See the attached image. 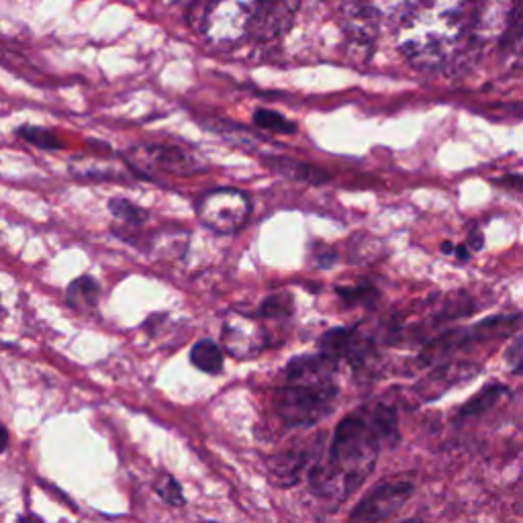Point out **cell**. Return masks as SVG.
Returning a JSON list of instances; mask_svg holds the SVG:
<instances>
[{"label":"cell","mask_w":523,"mask_h":523,"mask_svg":"<svg viewBox=\"0 0 523 523\" xmlns=\"http://www.w3.org/2000/svg\"><path fill=\"white\" fill-rule=\"evenodd\" d=\"M338 362L325 354L299 356L287 366V383L274 395V409L287 425H315L336 405Z\"/></svg>","instance_id":"2"},{"label":"cell","mask_w":523,"mask_h":523,"mask_svg":"<svg viewBox=\"0 0 523 523\" xmlns=\"http://www.w3.org/2000/svg\"><path fill=\"white\" fill-rule=\"evenodd\" d=\"M190 362L207 374H219L223 370V350L213 340H201L190 350Z\"/></svg>","instance_id":"15"},{"label":"cell","mask_w":523,"mask_h":523,"mask_svg":"<svg viewBox=\"0 0 523 523\" xmlns=\"http://www.w3.org/2000/svg\"><path fill=\"white\" fill-rule=\"evenodd\" d=\"M301 0H260L254 33L258 39H274L287 31Z\"/></svg>","instance_id":"9"},{"label":"cell","mask_w":523,"mask_h":523,"mask_svg":"<svg viewBox=\"0 0 523 523\" xmlns=\"http://www.w3.org/2000/svg\"><path fill=\"white\" fill-rule=\"evenodd\" d=\"M479 372V366H474L470 362H458V364H448L438 368L430 378H427V391H434L438 395H444V391H448L450 387H456L460 383H466L474 374Z\"/></svg>","instance_id":"12"},{"label":"cell","mask_w":523,"mask_h":523,"mask_svg":"<svg viewBox=\"0 0 523 523\" xmlns=\"http://www.w3.org/2000/svg\"><path fill=\"white\" fill-rule=\"evenodd\" d=\"M293 313V299L287 293H276L270 295L262 307H260V315L266 319H287Z\"/></svg>","instance_id":"19"},{"label":"cell","mask_w":523,"mask_h":523,"mask_svg":"<svg viewBox=\"0 0 523 523\" xmlns=\"http://www.w3.org/2000/svg\"><path fill=\"white\" fill-rule=\"evenodd\" d=\"M338 295L348 305H360V303H366V301H370L374 297V289L370 287V284H358V287L338 289Z\"/></svg>","instance_id":"21"},{"label":"cell","mask_w":523,"mask_h":523,"mask_svg":"<svg viewBox=\"0 0 523 523\" xmlns=\"http://www.w3.org/2000/svg\"><path fill=\"white\" fill-rule=\"evenodd\" d=\"M17 135L27 141V144L39 148V150H45V152H56V150H62L64 148V141L52 133L47 131L43 127H37V125H23L17 129Z\"/></svg>","instance_id":"16"},{"label":"cell","mask_w":523,"mask_h":523,"mask_svg":"<svg viewBox=\"0 0 523 523\" xmlns=\"http://www.w3.org/2000/svg\"><path fill=\"white\" fill-rule=\"evenodd\" d=\"M342 17H344V31L354 45V50L368 56L374 37H376V13L374 0H344L342 3Z\"/></svg>","instance_id":"7"},{"label":"cell","mask_w":523,"mask_h":523,"mask_svg":"<svg viewBox=\"0 0 523 523\" xmlns=\"http://www.w3.org/2000/svg\"><path fill=\"white\" fill-rule=\"evenodd\" d=\"M411 493L413 485L405 479L380 483L360 499L348 523H389L403 509Z\"/></svg>","instance_id":"6"},{"label":"cell","mask_w":523,"mask_h":523,"mask_svg":"<svg viewBox=\"0 0 523 523\" xmlns=\"http://www.w3.org/2000/svg\"><path fill=\"white\" fill-rule=\"evenodd\" d=\"M156 493L160 495V499L172 507H178V505H184V495H182V489L178 485V481L174 477H170V474H160V477L156 479Z\"/></svg>","instance_id":"20"},{"label":"cell","mask_w":523,"mask_h":523,"mask_svg":"<svg viewBox=\"0 0 523 523\" xmlns=\"http://www.w3.org/2000/svg\"><path fill=\"white\" fill-rule=\"evenodd\" d=\"M109 211L111 215L119 221V223H125V225H131V227H139L144 225L146 219H148V213L137 207L135 203H131L129 199H123V197H115L109 201Z\"/></svg>","instance_id":"17"},{"label":"cell","mask_w":523,"mask_h":523,"mask_svg":"<svg viewBox=\"0 0 523 523\" xmlns=\"http://www.w3.org/2000/svg\"><path fill=\"white\" fill-rule=\"evenodd\" d=\"M505 393H507V389H505L503 385H499V383L485 387L477 397H472L470 401H466V403L460 407L458 419L464 421V419H472V417H479V415L487 413L489 409H493V407L501 401V397H503Z\"/></svg>","instance_id":"14"},{"label":"cell","mask_w":523,"mask_h":523,"mask_svg":"<svg viewBox=\"0 0 523 523\" xmlns=\"http://www.w3.org/2000/svg\"><path fill=\"white\" fill-rule=\"evenodd\" d=\"M401 523H423V521H419V519H409V521H401Z\"/></svg>","instance_id":"24"},{"label":"cell","mask_w":523,"mask_h":523,"mask_svg":"<svg viewBox=\"0 0 523 523\" xmlns=\"http://www.w3.org/2000/svg\"><path fill=\"white\" fill-rule=\"evenodd\" d=\"M313 456V450L307 446L301 448H291L282 454H276L268 460V470H270V477L276 485L280 487H291L299 481L301 472L305 470V466L309 464Z\"/></svg>","instance_id":"10"},{"label":"cell","mask_w":523,"mask_h":523,"mask_svg":"<svg viewBox=\"0 0 523 523\" xmlns=\"http://www.w3.org/2000/svg\"><path fill=\"white\" fill-rule=\"evenodd\" d=\"M127 168L144 180H150L148 172H164L174 176H195L207 170V164L199 160L195 154H190L176 146L164 144H146L135 146L125 156Z\"/></svg>","instance_id":"5"},{"label":"cell","mask_w":523,"mask_h":523,"mask_svg":"<svg viewBox=\"0 0 523 523\" xmlns=\"http://www.w3.org/2000/svg\"><path fill=\"white\" fill-rule=\"evenodd\" d=\"M397 440V413L385 405L362 407L336 427L327 458L309 470L313 491L336 503L348 499L376 466L380 448Z\"/></svg>","instance_id":"1"},{"label":"cell","mask_w":523,"mask_h":523,"mask_svg":"<svg viewBox=\"0 0 523 523\" xmlns=\"http://www.w3.org/2000/svg\"><path fill=\"white\" fill-rule=\"evenodd\" d=\"M264 162H266V166L274 174L284 176V178H289V180H295V182L321 186V184L331 180V176L325 170L315 168V166H311L307 162H299V160L287 158V156H268Z\"/></svg>","instance_id":"11"},{"label":"cell","mask_w":523,"mask_h":523,"mask_svg":"<svg viewBox=\"0 0 523 523\" xmlns=\"http://www.w3.org/2000/svg\"><path fill=\"white\" fill-rule=\"evenodd\" d=\"M223 346L233 358H250L264 346V331L244 315H231L223 325Z\"/></svg>","instance_id":"8"},{"label":"cell","mask_w":523,"mask_h":523,"mask_svg":"<svg viewBox=\"0 0 523 523\" xmlns=\"http://www.w3.org/2000/svg\"><path fill=\"white\" fill-rule=\"evenodd\" d=\"M101 295L99 282L92 276H80L68 284L66 303L76 311H90L97 307Z\"/></svg>","instance_id":"13"},{"label":"cell","mask_w":523,"mask_h":523,"mask_svg":"<svg viewBox=\"0 0 523 523\" xmlns=\"http://www.w3.org/2000/svg\"><path fill=\"white\" fill-rule=\"evenodd\" d=\"M9 446V432L5 430V425L0 423V454H3Z\"/></svg>","instance_id":"22"},{"label":"cell","mask_w":523,"mask_h":523,"mask_svg":"<svg viewBox=\"0 0 523 523\" xmlns=\"http://www.w3.org/2000/svg\"><path fill=\"white\" fill-rule=\"evenodd\" d=\"M0 307H3V303H0Z\"/></svg>","instance_id":"25"},{"label":"cell","mask_w":523,"mask_h":523,"mask_svg":"<svg viewBox=\"0 0 523 523\" xmlns=\"http://www.w3.org/2000/svg\"><path fill=\"white\" fill-rule=\"evenodd\" d=\"M176 5H186V3H193V0H174Z\"/></svg>","instance_id":"23"},{"label":"cell","mask_w":523,"mask_h":523,"mask_svg":"<svg viewBox=\"0 0 523 523\" xmlns=\"http://www.w3.org/2000/svg\"><path fill=\"white\" fill-rule=\"evenodd\" d=\"M201 223L217 235H235L242 231L252 215V201L237 188H213L197 203Z\"/></svg>","instance_id":"4"},{"label":"cell","mask_w":523,"mask_h":523,"mask_svg":"<svg viewBox=\"0 0 523 523\" xmlns=\"http://www.w3.org/2000/svg\"><path fill=\"white\" fill-rule=\"evenodd\" d=\"M254 125L264 129V131L280 133V135H291V133L297 131V125L291 119H287V117L280 115L278 111H272V109L254 111Z\"/></svg>","instance_id":"18"},{"label":"cell","mask_w":523,"mask_h":523,"mask_svg":"<svg viewBox=\"0 0 523 523\" xmlns=\"http://www.w3.org/2000/svg\"><path fill=\"white\" fill-rule=\"evenodd\" d=\"M260 0H207L203 35L219 50L233 47L254 35Z\"/></svg>","instance_id":"3"}]
</instances>
